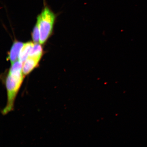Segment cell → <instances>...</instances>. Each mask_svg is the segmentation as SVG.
Wrapping results in <instances>:
<instances>
[{
  "label": "cell",
  "mask_w": 147,
  "mask_h": 147,
  "mask_svg": "<svg viewBox=\"0 0 147 147\" xmlns=\"http://www.w3.org/2000/svg\"><path fill=\"white\" fill-rule=\"evenodd\" d=\"M43 53L41 46L37 43L34 44L31 50L28 57L40 60Z\"/></svg>",
  "instance_id": "6"
},
{
  "label": "cell",
  "mask_w": 147,
  "mask_h": 147,
  "mask_svg": "<svg viewBox=\"0 0 147 147\" xmlns=\"http://www.w3.org/2000/svg\"><path fill=\"white\" fill-rule=\"evenodd\" d=\"M23 63L18 61L11 64L5 82L7 94L6 105L2 111L5 115L13 111L15 102L23 84L25 75L23 71Z\"/></svg>",
  "instance_id": "1"
},
{
  "label": "cell",
  "mask_w": 147,
  "mask_h": 147,
  "mask_svg": "<svg viewBox=\"0 0 147 147\" xmlns=\"http://www.w3.org/2000/svg\"><path fill=\"white\" fill-rule=\"evenodd\" d=\"M32 37L33 41L35 43H38L40 41V32L39 28L37 23L33 29L32 33Z\"/></svg>",
  "instance_id": "7"
},
{
  "label": "cell",
  "mask_w": 147,
  "mask_h": 147,
  "mask_svg": "<svg viewBox=\"0 0 147 147\" xmlns=\"http://www.w3.org/2000/svg\"><path fill=\"white\" fill-rule=\"evenodd\" d=\"M24 45L21 42L16 41L12 46L8 56V59L10 60L11 64L15 62L19 58L20 51Z\"/></svg>",
  "instance_id": "4"
},
{
  "label": "cell",
  "mask_w": 147,
  "mask_h": 147,
  "mask_svg": "<svg viewBox=\"0 0 147 147\" xmlns=\"http://www.w3.org/2000/svg\"><path fill=\"white\" fill-rule=\"evenodd\" d=\"M41 13L38 16L37 23L40 32V43L43 44L52 33L56 16L50 8L45 4Z\"/></svg>",
  "instance_id": "2"
},
{
  "label": "cell",
  "mask_w": 147,
  "mask_h": 147,
  "mask_svg": "<svg viewBox=\"0 0 147 147\" xmlns=\"http://www.w3.org/2000/svg\"><path fill=\"white\" fill-rule=\"evenodd\" d=\"M40 60L28 57L23 64V71L25 76L28 75L38 65Z\"/></svg>",
  "instance_id": "3"
},
{
  "label": "cell",
  "mask_w": 147,
  "mask_h": 147,
  "mask_svg": "<svg viewBox=\"0 0 147 147\" xmlns=\"http://www.w3.org/2000/svg\"><path fill=\"white\" fill-rule=\"evenodd\" d=\"M34 45L32 42H29L24 44L20 51L19 55V61L23 64L28 58L29 54Z\"/></svg>",
  "instance_id": "5"
}]
</instances>
